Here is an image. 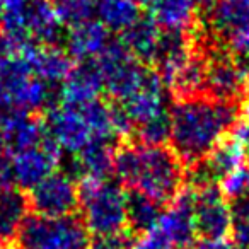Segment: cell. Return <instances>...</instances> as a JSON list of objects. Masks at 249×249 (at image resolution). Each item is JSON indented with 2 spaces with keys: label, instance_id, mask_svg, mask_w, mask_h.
<instances>
[{
  "label": "cell",
  "instance_id": "6da1fadb",
  "mask_svg": "<svg viewBox=\"0 0 249 249\" xmlns=\"http://www.w3.org/2000/svg\"><path fill=\"white\" fill-rule=\"evenodd\" d=\"M246 104L213 101L205 94L173 101L169 147L184 167L208 156L222 140L237 132L244 123Z\"/></svg>",
  "mask_w": 249,
  "mask_h": 249
},
{
  "label": "cell",
  "instance_id": "7a4b0ae2",
  "mask_svg": "<svg viewBox=\"0 0 249 249\" xmlns=\"http://www.w3.org/2000/svg\"><path fill=\"white\" fill-rule=\"evenodd\" d=\"M113 174L121 186L142 191L166 207L184 190V164L169 145H145L135 139L118 140Z\"/></svg>",
  "mask_w": 249,
  "mask_h": 249
},
{
  "label": "cell",
  "instance_id": "3957f363",
  "mask_svg": "<svg viewBox=\"0 0 249 249\" xmlns=\"http://www.w3.org/2000/svg\"><path fill=\"white\" fill-rule=\"evenodd\" d=\"M79 212L90 237L126 231L124 190L111 179H90L79 183Z\"/></svg>",
  "mask_w": 249,
  "mask_h": 249
},
{
  "label": "cell",
  "instance_id": "277c9868",
  "mask_svg": "<svg viewBox=\"0 0 249 249\" xmlns=\"http://www.w3.org/2000/svg\"><path fill=\"white\" fill-rule=\"evenodd\" d=\"M90 234L82 217H43L29 212L14 246L21 249H89Z\"/></svg>",
  "mask_w": 249,
  "mask_h": 249
},
{
  "label": "cell",
  "instance_id": "5b68a950",
  "mask_svg": "<svg viewBox=\"0 0 249 249\" xmlns=\"http://www.w3.org/2000/svg\"><path fill=\"white\" fill-rule=\"evenodd\" d=\"M200 16L231 53L249 50V0H217L210 11Z\"/></svg>",
  "mask_w": 249,
  "mask_h": 249
},
{
  "label": "cell",
  "instance_id": "8992f818",
  "mask_svg": "<svg viewBox=\"0 0 249 249\" xmlns=\"http://www.w3.org/2000/svg\"><path fill=\"white\" fill-rule=\"evenodd\" d=\"M29 212L43 217H65L79 212V183L55 171L28 191Z\"/></svg>",
  "mask_w": 249,
  "mask_h": 249
},
{
  "label": "cell",
  "instance_id": "52a82bcc",
  "mask_svg": "<svg viewBox=\"0 0 249 249\" xmlns=\"http://www.w3.org/2000/svg\"><path fill=\"white\" fill-rule=\"evenodd\" d=\"M193 217L198 239L227 241L232 237L231 208L218 184L195 191Z\"/></svg>",
  "mask_w": 249,
  "mask_h": 249
},
{
  "label": "cell",
  "instance_id": "ba28073f",
  "mask_svg": "<svg viewBox=\"0 0 249 249\" xmlns=\"http://www.w3.org/2000/svg\"><path fill=\"white\" fill-rule=\"evenodd\" d=\"M203 94L213 101L249 103L244 80L227 48H220L207 56Z\"/></svg>",
  "mask_w": 249,
  "mask_h": 249
},
{
  "label": "cell",
  "instance_id": "9c48e42d",
  "mask_svg": "<svg viewBox=\"0 0 249 249\" xmlns=\"http://www.w3.org/2000/svg\"><path fill=\"white\" fill-rule=\"evenodd\" d=\"M62 162V147L46 132L45 139L36 147L12 156L16 186L29 191L43 179L58 171Z\"/></svg>",
  "mask_w": 249,
  "mask_h": 249
},
{
  "label": "cell",
  "instance_id": "30bf717a",
  "mask_svg": "<svg viewBox=\"0 0 249 249\" xmlns=\"http://www.w3.org/2000/svg\"><path fill=\"white\" fill-rule=\"evenodd\" d=\"M193 201L195 191L184 188L171 205L166 207L159 229L162 235L171 242L174 249H188L196 242V231H195L193 217Z\"/></svg>",
  "mask_w": 249,
  "mask_h": 249
},
{
  "label": "cell",
  "instance_id": "8fae6325",
  "mask_svg": "<svg viewBox=\"0 0 249 249\" xmlns=\"http://www.w3.org/2000/svg\"><path fill=\"white\" fill-rule=\"evenodd\" d=\"M41 118L46 132L56 140L62 150H67L70 154H77L92 139L89 126L75 107L60 104L43 113Z\"/></svg>",
  "mask_w": 249,
  "mask_h": 249
},
{
  "label": "cell",
  "instance_id": "7c38bea8",
  "mask_svg": "<svg viewBox=\"0 0 249 249\" xmlns=\"http://www.w3.org/2000/svg\"><path fill=\"white\" fill-rule=\"evenodd\" d=\"M103 90V73L96 58L80 60L62 84V104L80 106L99 97Z\"/></svg>",
  "mask_w": 249,
  "mask_h": 249
},
{
  "label": "cell",
  "instance_id": "4fadbf2b",
  "mask_svg": "<svg viewBox=\"0 0 249 249\" xmlns=\"http://www.w3.org/2000/svg\"><path fill=\"white\" fill-rule=\"evenodd\" d=\"M26 28L33 41L41 46H63L67 45L65 26L56 16L55 5L50 0H31L26 12Z\"/></svg>",
  "mask_w": 249,
  "mask_h": 249
},
{
  "label": "cell",
  "instance_id": "5bb4252c",
  "mask_svg": "<svg viewBox=\"0 0 249 249\" xmlns=\"http://www.w3.org/2000/svg\"><path fill=\"white\" fill-rule=\"evenodd\" d=\"M35 77L50 84H63L75 67V60L65 48L35 45L24 55Z\"/></svg>",
  "mask_w": 249,
  "mask_h": 249
},
{
  "label": "cell",
  "instance_id": "9a60e30c",
  "mask_svg": "<svg viewBox=\"0 0 249 249\" xmlns=\"http://www.w3.org/2000/svg\"><path fill=\"white\" fill-rule=\"evenodd\" d=\"M124 205H126V229L139 237L156 231L166 212V205L139 190L124 191Z\"/></svg>",
  "mask_w": 249,
  "mask_h": 249
},
{
  "label": "cell",
  "instance_id": "2e32d148",
  "mask_svg": "<svg viewBox=\"0 0 249 249\" xmlns=\"http://www.w3.org/2000/svg\"><path fill=\"white\" fill-rule=\"evenodd\" d=\"M160 33H162V28L147 12V14L140 16L130 28L124 29L120 38L140 63L152 67L157 45H159L160 39Z\"/></svg>",
  "mask_w": 249,
  "mask_h": 249
},
{
  "label": "cell",
  "instance_id": "e0dca14e",
  "mask_svg": "<svg viewBox=\"0 0 249 249\" xmlns=\"http://www.w3.org/2000/svg\"><path fill=\"white\" fill-rule=\"evenodd\" d=\"M109 39V31L97 19H92L69 29L65 50L75 62L97 58Z\"/></svg>",
  "mask_w": 249,
  "mask_h": 249
},
{
  "label": "cell",
  "instance_id": "ac0fdd59",
  "mask_svg": "<svg viewBox=\"0 0 249 249\" xmlns=\"http://www.w3.org/2000/svg\"><path fill=\"white\" fill-rule=\"evenodd\" d=\"M113 156L114 145L109 139L92 137L73 157L82 179H109L113 174Z\"/></svg>",
  "mask_w": 249,
  "mask_h": 249
},
{
  "label": "cell",
  "instance_id": "d6986e66",
  "mask_svg": "<svg viewBox=\"0 0 249 249\" xmlns=\"http://www.w3.org/2000/svg\"><path fill=\"white\" fill-rule=\"evenodd\" d=\"M29 213L28 193L14 186L0 191V242L12 246L24 218Z\"/></svg>",
  "mask_w": 249,
  "mask_h": 249
},
{
  "label": "cell",
  "instance_id": "ffe728a7",
  "mask_svg": "<svg viewBox=\"0 0 249 249\" xmlns=\"http://www.w3.org/2000/svg\"><path fill=\"white\" fill-rule=\"evenodd\" d=\"M147 12L162 29H188L200 14L195 0H154Z\"/></svg>",
  "mask_w": 249,
  "mask_h": 249
},
{
  "label": "cell",
  "instance_id": "44dd1931",
  "mask_svg": "<svg viewBox=\"0 0 249 249\" xmlns=\"http://www.w3.org/2000/svg\"><path fill=\"white\" fill-rule=\"evenodd\" d=\"M96 18L109 33H123L142 16L135 0H94Z\"/></svg>",
  "mask_w": 249,
  "mask_h": 249
},
{
  "label": "cell",
  "instance_id": "7402d4cb",
  "mask_svg": "<svg viewBox=\"0 0 249 249\" xmlns=\"http://www.w3.org/2000/svg\"><path fill=\"white\" fill-rule=\"evenodd\" d=\"M75 109L79 111L80 116H82L84 121L87 123L92 137H97V139H109V140L114 139L118 142V139L113 133V126H111L109 103H107V99L104 101L103 97H96V99L89 101V103L75 106Z\"/></svg>",
  "mask_w": 249,
  "mask_h": 249
},
{
  "label": "cell",
  "instance_id": "603a6c76",
  "mask_svg": "<svg viewBox=\"0 0 249 249\" xmlns=\"http://www.w3.org/2000/svg\"><path fill=\"white\" fill-rule=\"evenodd\" d=\"M171 126H173L171 113L169 109H164L145 123L139 124L133 133V139L145 145H169Z\"/></svg>",
  "mask_w": 249,
  "mask_h": 249
},
{
  "label": "cell",
  "instance_id": "cb8c5ba5",
  "mask_svg": "<svg viewBox=\"0 0 249 249\" xmlns=\"http://www.w3.org/2000/svg\"><path fill=\"white\" fill-rule=\"evenodd\" d=\"M53 5H55L60 22L69 29L77 28L87 21H92L96 16L94 0H62Z\"/></svg>",
  "mask_w": 249,
  "mask_h": 249
},
{
  "label": "cell",
  "instance_id": "d4e9b609",
  "mask_svg": "<svg viewBox=\"0 0 249 249\" xmlns=\"http://www.w3.org/2000/svg\"><path fill=\"white\" fill-rule=\"evenodd\" d=\"M29 2L31 0H0V31L12 33V35L28 33L26 12H28Z\"/></svg>",
  "mask_w": 249,
  "mask_h": 249
},
{
  "label": "cell",
  "instance_id": "484cf974",
  "mask_svg": "<svg viewBox=\"0 0 249 249\" xmlns=\"http://www.w3.org/2000/svg\"><path fill=\"white\" fill-rule=\"evenodd\" d=\"M222 195L225 200L231 201L235 198L248 196L249 195V162L244 160L241 166H237L234 171L227 174L224 179L218 183Z\"/></svg>",
  "mask_w": 249,
  "mask_h": 249
},
{
  "label": "cell",
  "instance_id": "4316f807",
  "mask_svg": "<svg viewBox=\"0 0 249 249\" xmlns=\"http://www.w3.org/2000/svg\"><path fill=\"white\" fill-rule=\"evenodd\" d=\"M139 241V235L126 229V231H121L118 234L92 237L89 249H135Z\"/></svg>",
  "mask_w": 249,
  "mask_h": 249
},
{
  "label": "cell",
  "instance_id": "83f0119b",
  "mask_svg": "<svg viewBox=\"0 0 249 249\" xmlns=\"http://www.w3.org/2000/svg\"><path fill=\"white\" fill-rule=\"evenodd\" d=\"M135 249H174V248L171 246V242L164 237L162 232H160L159 229H156V231L149 232L147 235L140 237Z\"/></svg>",
  "mask_w": 249,
  "mask_h": 249
},
{
  "label": "cell",
  "instance_id": "f1b7e54d",
  "mask_svg": "<svg viewBox=\"0 0 249 249\" xmlns=\"http://www.w3.org/2000/svg\"><path fill=\"white\" fill-rule=\"evenodd\" d=\"M16 186L14 169H12V159L7 154H0V191Z\"/></svg>",
  "mask_w": 249,
  "mask_h": 249
},
{
  "label": "cell",
  "instance_id": "f546056e",
  "mask_svg": "<svg viewBox=\"0 0 249 249\" xmlns=\"http://www.w3.org/2000/svg\"><path fill=\"white\" fill-rule=\"evenodd\" d=\"M227 203H229V208H231L232 224H234V222L249 220V195L248 196L235 198V200H231V201H227Z\"/></svg>",
  "mask_w": 249,
  "mask_h": 249
},
{
  "label": "cell",
  "instance_id": "4dcf8cb0",
  "mask_svg": "<svg viewBox=\"0 0 249 249\" xmlns=\"http://www.w3.org/2000/svg\"><path fill=\"white\" fill-rule=\"evenodd\" d=\"M232 58H234V63L237 67L239 73H241L242 80H244L246 90H248V96H249V50L234 52L232 53Z\"/></svg>",
  "mask_w": 249,
  "mask_h": 249
},
{
  "label": "cell",
  "instance_id": "1f68e13d",
  "mask_svg": "<svg viewBox=\"0 0 249 249\" xmlns=\"http://www.w3.org/2000/svg\"><path fill=\"white\" fill-rule=\"evenodd\" d=\"M188 249H237V246L227 239V241H203V239H196L193 246Z\"/></svg>",
  "mask_w": 249,
  "mask_h": 249
},
{
  "label": "cell",
  "instance_id": "d6a6232c",
  "mask_svg": "<svg viewBox=\"0 0 249 249\" xmlns=\"http://www.w3.org/2000/svg\"><path fill=\"white\" fill-rule=\"evenodd\" d=\"M235 137L239 139V142H241L242 149H244L246 160H249V121H248V123H242L241 126H239L237 133H235Z\"/></svg>",
  "mask_w": 249,
  "mask_h": 249
},
{
  "label": "cell",
  "instance_id": "836d02e7",
  "mask_svg": "<svg viewBox=\"0 0 249 249\" xmlns=\"http://www.w3.org/2000/svg\"><path fill=\"white\" fill-rule=\"evenodd\" d=\"M215 2H217V0H195V4H196V9H198V12H200V14L210 11V9L213 7Z\"/></svg>",
  "mask_w": 249,
  "mask_h": 249
},
{
  "label": "cell",
  "instance_id": "e575fe53",
  "mask_svg": "<svg viewBox=\"0 0 249 249\" xmlns=\"http://www.w3.org/2000/svg\"><path fill=\"white\" fill-rule=\"evenodd\" d=\"M0 249H14V246H0Z\"/></svg>",
  "mask_w": 249,
  "mask_h": 249
},
{
  "label": "cell",
  "instance_id": "d590c367",
  "mask_svg": "<svg viewBox=\"0 0 249 249\" xmlns=\"http://www.w3.org/2000/svg\"><path fill=\"white\" fill-rule=\"evenodd\" d=\"M237 249H249V246H237Z\"/></svg>",
  "mask_w": 249,
  "mask_h": 249
},
{
  "label": "cell",
  "instance_id": "8d00e7d4",
  "mask_svg": "<svg viewBox=\"0 0 249 249\" xmlns=\"http://www.w3.org/2000/svg\"><path fill=\"white\" fill-rule=\"evenodd\" d=\"M52 4H58V2H62V0H50Z\"/></svg>",
  "mask_w": 249,
  "mask_h": 249
},
{
  "label": "cell",
  "instance_id": "74e56055",
  "mask_svg": "<svg viewBox=\"0 0 249 249\" xmlns=\"http://www.w3.org/2000/svg\"><path fill=\"white\" fill-rule=\"evenodd\" d=\"M248 162H249V160H248Z\"/></svg>",
  "mask_w": 249,
  "mask_h": 249
}]
</instances>
